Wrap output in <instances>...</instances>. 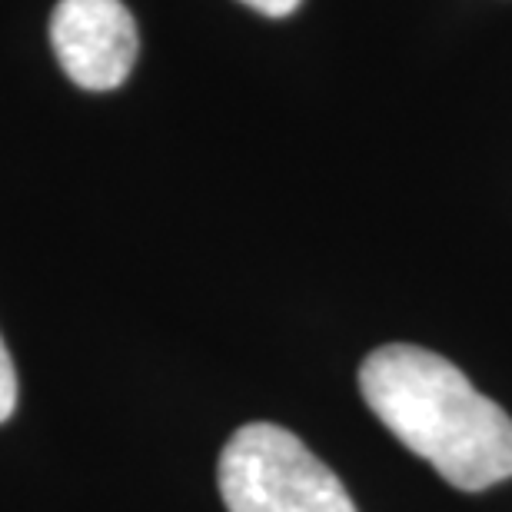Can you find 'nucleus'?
I'll list each match as a JSON object with an SVG mask.
<instances>
[{
	"label": "nucleus",
	"mask_w": 512,
	"mask_h": 512,
	"mask_svg": "<svg viewBox=\"0 0 512 512\" xmlns=\"http://www.w3.org/2000/svg\"><path fill=\"white\" fill-rule=\"evenodd\" d=\"M243 4L260 10V14H266V17H286L300 7V0H243Z\"/></svg>",
	"instance_id": "obj_5"
},
{
	"label": "nucleus",
	"mask_w": 512,
	"mask_h": 512,
	"mask_svg": "<svg viewBox=\"0 0 512 512\" xmlns=\"http://www.w3.org/2000/svg\"><path fill=\"white\" fill-rule=\"evenodd\" d=\"M373 416L449 486L479 493L512 476V419L433 350L380 346L360 366Z\"/></svg>",
	"instance_id": "obj_1"
},
{
	"label": "nucleus",
	"mask_w": 512,
	"mask_h": 512,
	"mask_svg": "<svg viewBox=\"0 0 512 512\" xmlns=\"http://www.w3.org/2000/svg\"><path fill=\"white\" fill-rule=\"evenodd\" d=\"M14 406H17V373H14V363H10L4 340H0V423L10 419Z\"/></svg>",
	"instance_id": "obj_4"
},
{
	"label": "nucleus",
	"mask_w": 512,
	"mask_h": 512,
	"mask_svg": "<svg viewBox=\"0 0 512 512\" xmlns=\"http://www.w3.org/2000/svg\"><path fill=\"white\" fill-rule=\"evenodd\" d=\"M50 44L64 74L84 90H114L137 64V24L120 0H60Z\"/></svg>",
	"instance_id": "obj_3"
},
{
	"label": "nucleus",
	"mask_w": 512,
	"mask_h": 512,
	"mask_svg": "<svg viewBox=\"0 0 512 512\" xmlns=\"http://www.w3.org/2000/svg\"><path fill=\"white\" fill-rule=\"evenodd\" d=\"M220 496L230 512H356L340 476L273 423H250L223 446Z\"/></svg>",
	"instance_id": "obj_2"
}]
</instances>
